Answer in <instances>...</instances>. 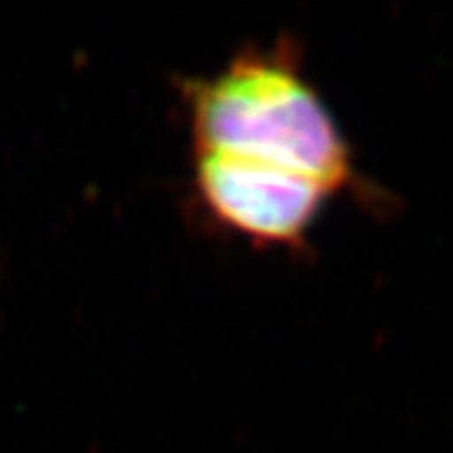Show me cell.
Segmentation results:
<instances>
[{
  "label": "cell",
  "instance_id": "cell-1",
  "mask_svg": "<svg viewBox=\"0 0 453 453\" xmlns=\"http://www.w3.org/2000/svg\"><path fill=\"white\" fill-rule=\"evenodd\" d=\"M192 153H218L296 173L334 197L358 195L354 149L312 84L292 40L248 47L183 84Z\"/></svg>",
  "mask_w": 453,
  "mask_h": 453
},
{
  "label": "cell",
  "instance_id": "cell-2",
  "mask_svg": "<svg viewBox=\"0 0 453 453\" xmlns=\"http://www.w3.org/2000/svg\"><path fill=\"white\" fill-rule=\"evenodd\" d=\"M192 195L206 220L257 248L298 250L334 195L296 173L192 153Z\"/></svg>",
  "mask_w": 453,
  "mask_h": 453
}]
</instances>
